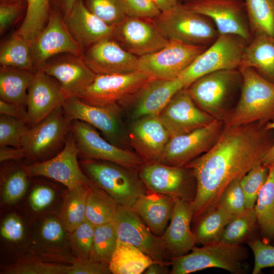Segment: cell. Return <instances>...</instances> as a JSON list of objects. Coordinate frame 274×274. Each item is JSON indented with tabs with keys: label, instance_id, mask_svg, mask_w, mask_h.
Here are the masks:
<instances>
[{
	"label": "cell",
	"instance_id": "1",
	"mask_svg": "<svg viewBox=\"0 0 274 274\" xmlns=\"http://www.w3.org/2000/svg\"><path fill=\"white\" fill-rule=\"evenodd\" d=\"M273 144L274 130L267 129L266 124L224 125L213 146L185 166L191 170L197 184L192 221L217 206L221 193L231 181L262 164Z\"/></svg>",
	"mask_w": 274,
	"mask_h": 274
},
{
	"label": "cell",
	"instance_id": "2",
	"mask_svg": "<svg viewBox=\"0 0 274 274\" xmlns=\"http://www.w3.org/2000/svg\"><path fill=\"white\" fill-rule=\"evenodd\" d=\"M243 78L241 97L235 108L223 121L234 127L274 121V83L251 67L239 70Z\"/></svg>",
	"mask_w": 274,
	"mask_h": 274
},
{
	"label": "cell",
	"instance_id": "3",
	"mask_svg": "<svg viewBox=\"0 0 274 274\" xmlns=\"http://www.w3.org/2000/svg\"><path fill=\"white\" fill-rule=\"evenodd\" d=\"M154 79L140 71L96 75L92 83L76 98L95 106L122 110L136 98L144 86Z\"/></svg>",
	"mask_w": 274,
	"mask_h": 274
},
{
	"label": "cell",
	"instance_id": "4",
	"mask_svg": "<svg viewBox=\"0 0 274 274\" xmlns=\"http://www.w3.org/2000/svg\"><path fill=\"white\" fill-rule=\"evenodd\" d=\"M87 177L119 204L131 208L148 190L139 170L107 161L84 159L81 162Z\"/></svg>",
	"mask_w": 274,
	"mask_h": 274
},
{
	"label": "cell",
	"instance_id": "5",
	"mask_svg": "<svg viewBox=\"0 0 274 274\" xmlns=\"http://www.w3.org/2000/svg\"><path fill=\"white\" fill-rule=\"evenodd\" d=\"M247 249L241 245L222 242L194 247L188 254L171 259V274H187L208 268H220L233 274L247 271Z\"/></svg>",
	"mask_w": 274,
	"mask_h": 274
},
{
	"label": "cell",
	"instance_id": "6",
	"mask_svg": "<svg viewBox=\"0 0 274 274\" xmlns=\"http://www.w3.org/2000/svg\"><path fill=\"white\" fill-rule=\"evenodd\" d=\"M152 20L170 41L206 46L212 44L219 36L211 19L192 11L184 4H178L161 12Z\"/></svg>",
	"mask_w": 274,
	"mask_h": 274
},
{
	"label": "cell",
	"instance_id": "7",
	"mask_svg": "<svg viewBox=\"0 0 274 274\" xmlns=\"http://www.w3.org/2000/svg\"><path fill=\"white\" fill-rule=\"evenodd\" d=\"M244 42L246 41L237 36L219 35L210 47L199 54L179 77L184 88L209 73L239 68L246 47Z\"/></svg>",
	"mask_w": 274,
	"mask_h": 274
},
{
	"label": "cell",
	"instance_id": "8",
	"mask_svg": "<svg viewBox=\"0 0 274 274\" xmlns=\"http://www.w3.org/2000/svg\"><path fill=\"white\" fill-rule=\"evenodd\" d=\"M72 122L61 106L29 128L21 143L26 157L32 159L43 158L64 146L72 131Z\"/></svg>",
	"mask_w": 274,
	"mask_h": 274
},
{
	"label": "cell",
	"instance_id": "9",
	"mask_svg": "<svg viewBox=\"0 0 274 274\" xmlns=\"http://www.w3.org/2000/svg\"><path fill=\"white\" fill-rule=\"evenodd\" d=\"M238 76L236 69L217 71L199 78L187 88L199 108L223 122L230 112L226 102Z\"/></svg>",
	"mask_w": 274,
	"mask_h": 274
},
{
	"label": "cell",
	"instance_id": "10",
	"mask_svg": "<svg viewBox=\"0 0 274 274\" xmlns=\"http://www.w3.org/2000/svg\"><path fill=\"white\" fill-rule=\"evenodd\" d=\"M72 131L78 155L84 159L110 161L138 170L145 163L136 153L120 148L105 140L95 127L85 122L73 120Z\"/></svg>",
	"mask_w": 274,
	"mask_h": 274
},
{
	"label": "cell",
	"instance_id": "11",
	"mask_svg": "<svg viewBox=\"0 0 274 274\" xmlns=\"http://www.w3.org/2000/svg\"><path fill=\"white\" fill-rule=\"evenodd\" d=\"M139 176L148 191L167 195L174 200L193 201L197 184L189 168L168 166L160 163H145Z\"/></svg>",
	"mask_w": 274,
	"mask_h": 274
},
{
	"label": "cell",
	"instance_id": "12",
	"mask_svg": "<svg viewBox=\"0 0 274 274\" xmlns=\"http://www.w3.org/2000/svg\"><path fill=\"white\" fill-rule=\"evenodd\" d=\"M206 49V46L169 41L162 49L139 57L138 71L154 79L174 80Z\"/></svg>",
	"mask_w": 274,
	"mask_h": 274
},
{
	"label": "cell",
	"instance_id": "13",
	"mask_svg": "<svg viewBox=\"0 0 274 274\" xmlns=\"http://www.w3.org/2000/svg\"><path fill=\"white\" fill-rule=\"evenodd\" d=\"M78 150L73 132L68 135L62 149L54 157L24 165L29 177L42 176L55 180L68 190L80 186L90 187L93 182L84 174L78 161Z\"/></svg>",
	"mask_w": 274,
	"mask_h": 274
},
{
	"label": "cell",
	"instance_id": "14",
	"mask_svg": "<svg viewBox=\"0 0 274 274\" xmlns=\"http://www.w3.org/2000/svg\"><path fill=\"white\" fill-rule=\"evenodd\" d=\"M223 127V122L216 119L210 124L190 132L171 136L159 163L172 166H185L213 146Z\"/></svg>",
	"mask_w": 274,
	"mask_h": 274
},
{
	"label": "cell",
	"instance_id": "15",
	"mask_svg": "<svg viewBox=\"0 0 274 274\" xmlns=\"http://www.w3.org/2000/svg\"><path fill=\"white\" fill-rule=\"evenodd\" d=\"M111 222L118 239L139 248L155 262L171 265L162 236L154 235L131 208L119 204Z\"/></svg>",
	"mask_w": 274,
	"mask_h": 274
},
{
	"label": "cell",
	"instance_id": "16",
	"mask_svg": "<svg viewBox=\"0 0 274 274\" xmlns=\"http://www.w3.org/2000/svg\"><path fill=\"white\" fill-rule=\"evenodd\" d=\"M32 53L36 71L55 55L70 53L82 57L84 51L72 37L59 12L52 10L46 25L32 41Z\"/></svg>",
	"mask_w": 274,
	"mask_h": 274
},
{
	"label": "cell",
	"instance_id": "17",
	"mask_svg": "<svg viewBox=\"0 0 274 274\" xmlns=\"http://www.w3.org/2000/svg\"><path fill=\"white\" fill-rule=\"evenodd\" d=\"M112 38L138 57L156 52L169 41L152 19L128 16L114 26Z\"/></svg>",
	"mask_w": 274,
	"mask_h": 274
},
{
	"label": "cell",
	"instance_id": "18",
	"mask_svg": "<svg viewBox=\"0 0 274 274\" xmlns=\"http://www.w3.org/2000/svg\"><path fill=\"white\" fill-rule=\"evenodd\" d=\"M192 11L206 16L215 24L219 35L237 36L249 42L251 32L242 0H188L184 4Z\"/></svg>",
	"mask_w": 274,
	"mask_h": 274
},
{
	"label": "cell",
	"instance_id": "19",
	"mask_svg": "<svg viewBox=\"0 0 274 274\" xmlns=\"http://www.w3.org/2000/svg\"><path fill=\"white\" fill-rule=\"evenodd\" d=\"M158 116L170 137L190 132L216 120L197 107L185 88L174 95Z\"/></svg>",
	"mask_w": 274,
	"mask_h": 274
},
{
	"label": "cell",
	"instance_id": "20",
	"mask_svg": "<svg viewBox=\"0 0 274 274\" xmlns=\"http://www.w3.org/2000/svg\"><path fill=\"white\" fill-rule=\"evenodd\" d=\"M39 70L56 79L67 98L77 97L92 83L96 75L83 57L70 53L50 58Z\"/></svg>",
	"mask_w": 274,
	"mask_h": 274
},
{
	"label": "cell",
	"instance_id": "21",
	"mask_svg": "<svg viewBox=\"0 0 274 274\" xmlns=\"http://www.w3.org/2000/svg\"><path fill=\"white\" fill-rule=\"evenodd\" d=\"M53 79L41 70L36 71L26 101V123L30 127L62 106L67 98L58 81Z\"/></svg>",
	"mask_w": 274,
	"mask_h": 274
},
{
	"label": "cell",
	"instance_id": "22",
	"mask_svg": "<svg viewBox=\"0 0 274 274\" xmlns=\"http://www.w3.org/2000/svg\"><path fill=\"white\" fill-rule=\"evenodd\" d=\"M82 57L96 75L138 71L139 57L126 50L112 38L100 41L88 47Z\"/></svg>",
	"mask_w": 274,
	"mask_h": 274
},
{
	"label": "cell",
	"instance_id": "23",
	"mask_svg": "<svg viewBox=\"0 0 274 274\" xmlns=\"http://www.w3.org/2000/svg\"><path fill=\"white\" fill-rule=\"evenodd\" d=\"M170 138L158 115L139 118L129 129L131 144L145 163H159Z\"/></svg>",
	"mask_w": 274,
	"mask_h": 274
},
{
	"label": "cell",
	"instance_id": "24",
	"mask_svg": "<svg viewBox=\"0 0 274 274\" xmlns=\"http://www.w3.org/2000/svg\"><path fill=\"white\" fill-rule=\"evenodd\" d=\"M193 216L192 201L175 200L169 224L161 236L167 254L171 259L189 253L196 244L191 228Z\"/></svg>",
	"mask_w": 274,
	"mask_h": 274
},
{
	"label": "cell",
	"instance_id": "25",
	"mask_svg": "<svg viewBox=\"0 0 274 274\" xmlns=\"http://www.w3.org/2000/svg\"><path fill=\"white\" fill-rule=\"evenodd\" d=\"M64 113L73 121L85 122L100 130L107 141L116 146L121 138L119 111L108 107L86 104L76 97H68L62 105Z\"/></svg>",
	"mask_w": 274,
	"mask_h": 274
},
{
	"label": "cell",
	"instance_id": "26",
	"mask_svg": "<svg viewBox=\"0 0 274 274\" xmlns=\"http://www.w3.org/2000/svg\"><path fill=\"white\" fill-rule=\"evenodd\" d=\"M64 20L72 37L83 50L112 37L114 26L90 12L82 0L76 2Z\"/></svg>",
	"mask_w": 274,
	"mask_h": 274
},
{
	"label": "cell",
	"instance_id": "27",
	"mask_svg": "<svg viewBox=\"0 0 274 274\" xmlns=\"http://www.w3.org/2000/svg\"><path fill=\"white\" fill-rule=\"evenodd\" d=\"M184 88L181 80L152 79L142 89L135 100L133 117L159 115L174 95Z\"/></svg>",
	"mask_w": 274,
	"mask_h": 274
},
{
	"label": "cell",
	"instance_id": "28",
	"mask_svg": "<svg viewBox=\"0 0 274 274\" xmlns=\"http://www.w3.org/2000/svg\"><path fill=\"white\" fill-rule=\"evenodd\" d=\"M174 203L175 200L167 195L148 191L131 208L154 235L161 236L171 219Z\"/></svg>",
	"mask_w": 274,
	"mask_h": 274
},
{
	"label": "cell",
	"instance_id": "29",
	"mask_svg": "<svg viewBox=\"0 0 274 274\" xmlns=\"http://www.w3.org/2000/svg\"><path fill=\"white\" fill-rule=\"evenodd\" d=\"M251 67L266 80L274 83V37L255 35L245 47L239 70Z\"/></svg>",
	"mask_w": 274,
	"mask_h": 274
},
{
	"label": "cell",
	"instance_id": "30",
	"mask_svg": "<svg viewBox=\"0 0 274 274\" xmlns=\"http://www.w3.org/2000/svg\"><path fill=\"white\" fill-rule=\"evenodd\" d=\"M35 73L31 70L1 66V99L25 109L27 90Z\"/></svg>",
	"mask_w": 274,
	"mask_h": 274
},
{
	"label": "cell",
	"instance_id": "31",
	"mask_svg": "<svg viewBox=\"0 0 274 274\" xmlns=\"http://www.w3.org/2000/svg\"><path fill=\"white\" fill-rule=\"evenodd\" d=\"M154 262L139 248L117 239L109 268L113 274H141Z\"/></svg>",
	"mask_w": 274,
	"mask_h": 274
},
{
	"label": "cell",
	"instance_id": "32",
	"mask_svg": "<svg viewBox=\"0 0 274 274\" xmlns=\"http://www.w3.org/2000/svg\"><path fill=\"white\" fill-rule=\"evenodd\" d=\"M217 206L195 222L193 230L196 243L203 246L220 242L224 228L233 217Z\"/></svg>",
	"mask_w": 274,
	"mask_h": 274
},
{
	"label": "cell",
	"instance_id": "33",
	"mask_svg": "<svg viewBox=\"0 0 274 274\" xmlns=\"http://www.w3.org/2000/svg\"><path fill=\"white\" fill-rule=\"evenodd\" d=\"M119 206L107 192L93 183L86 201V220L95 226L111 222Z\"/></svg>",
	"mask_w": 274,
	"mask_h": 274
},
{
	"label": "cell",
	"instance_id": "34",
	"mask_svg": "<svg viewBox=\"0 0 274 274\" xmlns=\"http://www.w3.org/2000/svg\"><path fill=\"white\" fill-rule=\"evenodd\" d=\"M267 180L260 189L254 210L263 236L274 239V166L268 167Z\"/></svg>",
	"mask_w": 274,
	"mask_h": 274
},
{
	"label": "cell",
	"instance_id": "35",
	"mask_svg": "<svg viewBox=\"0 0 274 274\" xmlns=\"http://www.w3.org/2000/svg\"><path fill=\"white\" fill-rule=\"evenodd\" d=\"M0 64L3 66L36 71L33 64L32 41L15 33L1 45Z\"/></svg>",
	"mask_w": 274,
	"mask_h": 274
},
{
	"label": "cell",
	"instance_id": "36",
	"mask_svg": "<svg viewBox=\"0 0 274 274\" xmlns=\"http://www.w3.org/2000/svg\"><path fill=\"white\" fill-rule=\"evenodd\" d=\"M89 187L80 186L68 190L59 215L65 231L72 233L86 220V201Z\"/></svg>",
	"mask_w": 274,
	"mask_h": 274
},
{
	"label": "cell",
	"instance_id": "37",
	"mask_svg": "<svg viewBox=\"0 0 274 274\" xmlns=\"http://www.w3.org/2000/svg\"><path fill=\"white\" fill-rule=\"evenodd\" d=\"M250 30L274 37V0H244Z\"/></svg>",
	"mask_w": 274,
	"mask_h": 274
},
{
	"label": "cell",
	"instance_id": "38",
	"mask_svg": "<svg viewBox=\"0 0 274 274\" xmlns=\"http://www.w3.org/2000/svg\"><path fill=\"white\" fill-rule=\"evenodd\" d=\"M26 1V14L15 33L32 41L47 23L50 12V0Z\"/></svg>",
	"mask_w": 274,
	"mask_h": 274
},
{
	"label": "cell",
	"instance_id": "39",
	"mask_svg": "<svg viewBox=\"0 0 274 274\" xmlns=\"http://www.w3.org/2000/svg\"><path fill=\"white\" fill-rule=\"evenodd\" d=\"M258 226L254 209H247L233 216L226 226L220 242L231 245H241L251 237Z\"/></svg>",
	"mask_w": 274,
	"mask_h": 274
},
{
	"label": "cell",
	"instance_id": "40",
	"mask_svg": "<svg viewBox=\"0 0 274 274\" xmlns=\"http://www.w3.org/2000/svg\"><path fill=\"white\" fill-rule=\"evenodd\" d=\"M117 239L112 222L95 226L90 259L109 266L117 245Z\"/></svg>",
	"mask_w": 274,
	"mask_h": 274
},
{
	"label": "cell",
	"instance_id": "41",
	"mask_svg": "<svg viewBox=\"0 0 274 274\" xmlns=\"http://www.w3.org/2000/svg\"><path fill=\"white\" fill-rule=\"evenodd\" d=\"M269 168L263 164L254 167L241 179L247 209H254L259 191L266 182Z\"/></svg>",
	"mask_w": 274,
	"mask_h": 274
},
{
	"label": "cell",
	"instance_id": "42",
	"mask_svg": "<svg viewBox=\"0 0 274 274\" xmlns=\"http://www.w3.org/2000/svg\"><path fill=\"white\" fill-rule=\"evenodd\" d=\"M88 10L111 26H114L127 16L122 0H85Z\"/></svg>",
	"mask_w": 274,
	"mask_h": 274
},
{
	"label": "cell",
	"instance_id": "43",
	"mask_svg": "<svg viewBox=\"0 0 274 274\" xmlns=\"http://www.w3.org/2000/svg\"><path fill=\"white\" fill-rule=\"evenodd\" d=\"M27 123L17 118L0 116V147H21L22 138L28 130Z\"/></svg>",
	"mask_w": 274,
	"mask_h": 274
},
{
	"label": "cell",
	"instance_id": "44",
	"mask_svg": "<svg viewBox=\"0 0 274 274\" xmlns=\"http://www.w3.org/2000/svg\"><path fill=\"white\" fill-rule=\"evenodd\" d=\"M95 228L86 220L72 232L71 241L77 259H90Z\"/></svg>",
	"mask_w": 274,
	"mask_h": 274
},
{
	"label": "cell",
	"instance_id": "45",
	"mask_svg": "<svg viewBox=\"0 0 274 274\" xmlns=\"http://www.w3.org/2000/svg\"><path fill=\"white\" fill-rule=\"evenodd\" d=\"M241 179L237 178L228 184L221 193L217 205L233 216L241 213L246 209Z\"/></svg>",
	"mask_w": 274,
	"mask_h": 274
},
{
	"label": "cell",
	"instance_id": "46",
	"mask_svg": "<svg viewBox=\"0 0 274 274\" xmlns=\"http://www.w3.org/2000/svg\"><path fill=\"white\" fill-rule=\"evenodd\" d=\"M27 175L23 168L12 172L5 181L3 189V200L8 204H13L21 199L28 187Z\"/></svg>",
	"mask_w": 274,
	"mask_h": 274
},
{
	"label": "cell",
	"instance_id": "47",
	"mask_svg": "<svg viewBox=\"0 0 274 274\" xmlns=\"http://www.w3.org/2000/svg\"><path fill=\"white\" fill-rule=\"evenodd\" d=\"M247 243L254 255L253 274H258L263 269L274 267V246L258 238L250 239Z\"/></svg>",
	"mask_w": 274,
	"mask_h": 274
},
{
	"label": "cell",
	"instance_id": "48",
	"mask_svg": "<svg viewBox=\"0 0 274 274\" xmlns=\"http://www.w3.org/2000/svg\"><path fill=\"white\" fill-rule=\"evenodd\" d=\"M68 270V266L62 264L29 262L16 265L8 272L11 274H67Z\"/></svg>",
	"mask_w": 274,
	"mask_h": 274
},
{
	"label": "cell",
	"instance_id": "49",
	"mask_svg": "<svg viewBox=\"0 0 274 274\" xmlns=\"http://www.w3.org/2000/svg\"><path fill=\"white\" fill-rule=\"evenodd\" d=\"M127 16L152 19L160 11L151 0H122Z\"/></svg>",
	"mask_w": 274,
	"mask_h": 274
},
{
	"label": "cell",
	"instance_id": "50",
	"mask_svg": "<svg viewBox=\"0 0 274 274\" xmlns=\"http://www.w3.org/2000/svg\"><path fill=\"white\" fill-rule=\"evenodd\" d=\"M21 2L1 3L0 5V33L2 35L19 19L22 10Z\"/></svg>",
	"mask_w": 274,
	"mask_h": 274
},
{
	"label": "cell",
	"instance_id": "51",
	"mask_svg": "<svg viewBox=\"0 0 274 274\" xmlns=\"http://www.w3.org/2000/svg\"><path fill=\"white\" fill-rule=\"evenodd\" d=\"M109 266L91 259H77L69 266L67 274H110Z\"/></svg>",
	"mask_w": 274,
	"mask_h": 274
},
{
	"label": "cell",
	"instance_id": "52",
	"mask_svg": "<svg viewBox=\"0 0 274 274\" xmlns=\"http://www.w3.org/2000/svg\"><path fill=\"white\" fill-rule=\"evenodd\" d=\"M24 226L20 219L15 214H11L4 220L1 226V235L6 240L17 242L24 235Z\"/></svg>",
	"mask_w": 274,
	"mask_h": 274
},
{
	"label": "cell",
	"instance_id": "53",
	"mask_svg": "<svg viewBox=\"0 0 274 274\" xmlns=\"http://www.w3.org/2000/svg\"><path fill=\"white\" fill-rule=\"evenodd\" d=\"M54 191L50 187L39 185L35 187L30 194L29 202L35 211H40L47 207L53 201Z\"/></svg>",
	"mask_w": 274,
	"mask_h": 274
},
{
	"label": "cell",
	"instance_id": "54",
	"mask_svg": "<svg viewBox=\"0 0 274 274\" xmlns=\"http://www.w3.org/2000/svg\"><path fill=\"white\" fill-rule=\"evenodd\" d=\"M65 230L60 221L54 218H49L45 221L41 229L43 238L49 242L56 243L61 241L64 236Z\"/></svg>",
	"mask_w": 274,
	"mask_h": 274
},
{
	"label": "cell",
	"instance_id": "55",
	"mask_svg": "<svg viewBox=\"0 0 274 274\" xmlns=\"http://www.w3.org/2000/svg\"><path fill=\"white\" fill-rule=\"evenodd\" d=\"M0 114L1 115L13 117L26 122V109L1 99H0Z\"/></svg>",
	"mask_w": 274,
	"mask_h": 274
},
{
	"label": "cell",
	"instance_id": "56",
	"mask_svg": "<svg viewBox=\"0 0 274 274\" xmlns=\"http://www.w3.org/2000/svg\"><path fill=\"white\" fill-rule=\"evenodd\" d=\"M26 157L25 151L22 148L12 146L0 147V161L20 160Z\"/></svg>",
	"mask_w": 274,
	"mask_h": 274
},
{
	"label": "cell",
	"instance_id": "57",
	"mask_svg": "<svg viewBox=\"0 0 274 274\" xmlns=\"http://www.w3.org/2000/svg\"><path fill=\"white\" fill-rule=\"evenodd\" d=\"M168 264L157 262L152 263L145 271V274H168L170 273Z\"/></svg>",
	"mask_w": 274,
	"mask_h": 274
},
{
	"label": "cell",
	"instance_id": "58",
	"mask_svg": "<svg viewBox=\"0 0 274 274\" xmlns=\"http://www.w3.org/2000/svg\"><path fill=\"white\" fill-rule=\"evenodd\" d=\"M77 0H56L58 11L64 19L69 14Z\"/></svg>",
	"mask_w": 274,
	"mask_h": 274
},
{
	"label": "cell",
	"instance_id": "59",
	"mask_svg": "<svg viewBox=\"0 0 274 274\" xmlns=\"http://www.w3.org/2000/svg\"><path fill=\"white\" fill-rule=\"evenodd\" d=\"M161 12L166 11L178 4V0H151Z\"/></svg>",
	"mask_w": 274,
	"mask_h": 274
},
{
	"label": "cell",
	"instance_id": "60",
	"mask_svg": "<svg viewBox=\"0 0 274 274\" xmlns=\"http://www.w3.org/2000/svg\"><path fill=\"white\" fill-rule=\"evenodd\" d=\"M266 128L274 130V121L267 122L266 124ZM262 164L268 167L274 164V144L264 157Z\"/></svg>",
	"mask_w": 274,
	"mask_h": 274
},
{
	"label": "cell",
	"instance_id": "61",
	"mask_svg": "<svg viewBox=\"0 0 274 274\" xmlns=\"http://www.w3.org/2000/svg\"><path fill=\"white\" fill-rule=\"evenodd\" d=\"M9 1H10L11 2H21L22 0H7Z\"/></svg>",
	"mask_w": 274,
	"mask_h": 274
},
{
	"label": "cell",
	"instance_id": "62",
	"mask_svg": "<svg viewBox=\"0 0 274 274\" xmlns=\"http://www.w3.org/2000/svg\"><path fill=\"white\" fill-rule=\"evenodd\" d=\"M273 166H274V164L272 165ZM272 166V165H271Z\"/></svg>",
	"mask_w": 274,
	"mask_h": 274
},
{
	"label": "cell",
	"instance_id": "63",
	"mask_svg": "<svg viewBox=\"0 0 274 274\" xmlns=\"http://www.w3.org/2000/svg\"><path fill=\"white\" fill-rule=\"evenodd\" d=\"M185 1H188V0H185Z\"/></svg>",
	"mask_w": 274,
	"mask_h": 274
}]
</instances>
